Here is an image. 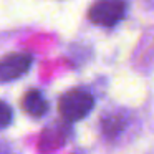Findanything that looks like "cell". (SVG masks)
Returning <instances> with one entry per match:
<instances>
[{
  "instance_id": "cell-9",
  "label": "cell",
  "mask_w": 154,
  "mask_h": 154,
  "mask_svg": "<svg viewBox=\"0 0 154 154\" xmlns=\"http://www.w3.org/2000/svg\"><path fill=\"white\" fill-rule=\"evenodd\" d=\"M151 2H152V5H154V0H151Z\"/></svg>"
},
{
  "instance_id": "cell-5",
  "label": "cell",
  "mask_w": 154,
  "mask_h": 154,
  "mask_svg": "<svg viewBox=\"0 0 154 154\" xmlns=\"http://www.w3.org/2000/svg\"><path fill=\"white\" fill-rule=\"evenodd\" d=\"M129 126V114L123 109L108 111L101 118V133L108 139H116Z\"/></svg>"
},
{
  "instance_id": "cell-4",
  "label": "cell",
  "mask_w": 154,
  "mask_h": 154,
  "mask_svg": "<svg viewBox=\"0 0 154 154\" xmlns=\"http://www.w3.org/2000/svg\"><path fill=\"white\" fill-rule=\"evenodd\" d=\"M70 123H55L51 126L45 128L43 133L40 134V139H38V149L43 151V152H50L55 151L58 147H61L66 139L70 137Z\"/></svg>"
},
{
  "instance_id": "cell-6",
  "label": "cell",
  "mask_w": 154,
  "mask_h": 154,
  "mask_svg": "<svg viewBox=\"0 0 154 154\" xmlns=\"http://www.w3.org/2000/svg\"><path fill=\"white\" fill-rule=\"evenodd\" d=\"M23 111L32 118H42L48 111V103L38 90H28L22 100Z\"/></svg>"
},
{
  "instance_id": "cell-1",
  "label": "cell",
  "mask_w": 154,
  "mask_h": 154,
  "mask_svg": "<svg viewBox=\"0 0 154 154\" xmlns=\"http://www.w3.org/2000/svg\"><path fill=\"white\" fill-rule=\"evenodd\" d=\"M93 106H94V98L88 91L80 90V88L66 91L58 101L60 114L66 123H75V121L86 118L91 113Z\"/></svg>"
},
{
  "instance_id": "cell-2",
  "label": "cell",
  "mask_w": 154,
  "mask_h": 154,
  "mask_svg": "<svg viewBox=\"0 0 154 154\" xmlns=\"http://www.w3.org/2000/svg\"><path fill=\"white\" fill-rule=\"evenodd\" d=\"M126 15L124 0H96L88 10V18L100 27H114Z\"/></svg>"
},
{
  "instance_id": "cell-7",
  "label": "cell",
  "mask_w": 154,
  "mask_h": 154,
  "mask_svg": "<svg viewBox=\"0 0 154 154\" xmlns=\"http://www.w3.org/2000/svg\"><path fill=\"white\" fill-rule=\"evenodd\" d=\"M14 119V111L5 101H0V129L7 128Z\"/></svg>"
},
{
  "instance_id": "cell-8",
  "label": "cell",
  "mask_w": 154,
  "mask_h": 154,
  "mask_svg": "<svg viewBox=\"0 0 154 154\" xmlns=\"http://www.w3.org/2000/svg\"><path fill=\"white\" fill-rule=\"evenodd\" d=\"M0 154H8L7 146H5V144H2V143H0Z\"/></svg>"
},
{
  "instance_id": "cell-3",
  "label": "cell",
  "mask_w": 154,
  "mask_h": 154,
  "mask_svg": "<svg viewBox=\"0 0 154 154\" xmlns=\"http://www.w3.org/2000/svg\"><path fill=\"white\" fill-rule=\"evenodd\" d=\"M32 66L28 53H10L0 60V83H8L22 78Z\"/></svg>"
}]
</instances>
